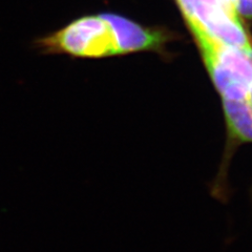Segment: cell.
<instances>
[{
	"mask_svg": "<svg viewBox=\"0 0 252 252\" xmlns=\"http://www.w3.org/2000/svg\"><path fill=\"white\" fill-rule=\"evenodd\" d=\"M192 32H203L214 40L246 52L252 42L239 16L227 9L222 0H177Z\"/></svg>",
	"mask_w": 252,
	"mask_h": 252,
	"instance_id": "1",
	"label": "cell"
},
{
	"mask_svg": "<svg viewBox=\"0 0 252 252\" xmlns=\"http://www.w3.org/2000/svg\"><path fill=\"white\" fill-rule=\"evenodd\" d=\"M227 129V142L218 177L212 185V194L226 198L227 170L234 152L240 145L252 142V109L248 100H223Z\"/></svg>",
	"mask_w": 252,
	"mask_h": 252,
	"instance_id": "2",
	"label": "cell"
},
{
	"mask_svg": "<svg viewBox=\"0 0 252 252\" xmlns=\"http://www.w3.org/2000/svg\"><path fill=\"white\" fill-rule=\"evenodd\" d=\"M108 15L116 30L120 55L158 51L167 41L168 37L160 30L141 26L120 14L108 12Z\"/></svg>",
	"mask_w": 252,
	"mask_h": 252,
	"instance_id": "3",
	"label": "cell"
},
{
	"mask_svg": "<svg viewBox=\"0 0 252 252\" xmlns=\"http://www.w3.org/2000/svg\"><path fill=\"white\" fill-rule=\"evenodd\" d=\"M236 13L252 20V0H236Z\"/></svg>",
	"mask_w": 252,
	"mask_h": 252,
	"instance_id": "4",
	"label": "cell"
},
{
	"mask_svg": "<svg viewBox=\"0 0 252 252\" xmlns=\"http://www.w3.org/2000/svg\"><path fill=\"white\" fill-rule=\"evenodd\" d=\"M248 102H249L250 107L252 109V82L250 84V89H249V93H248Z\"/></svg>",
	"mask_w": 252,
	"mask_h": 252,
	"instance_id": "5",
	"label": "cell"
}]
</instances>
